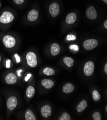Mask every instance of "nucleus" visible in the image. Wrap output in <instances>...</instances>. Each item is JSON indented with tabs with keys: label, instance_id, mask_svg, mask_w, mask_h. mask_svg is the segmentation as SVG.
I'll return each instance as SVG.
<instances>
[{
	"label": "nucleus",
	"instance_id": "f704fd0d",
	"mask_svg": "<svg viewBox=\"0 0 107 120\" xmlns=\"http://www.w3.org/2000/svg\"><path fill=\"white\" fill-rule=\"evenodd\" d=\"M1 2H0V8H1Z\"/></svg>",
	"mask_w": 107,
	"mask_h": 120
},
{
	"label": "nucleus",
	"instance_id": "c85d7f7f",
	"mask_svg": "<svg viewBox=\"0 0 107 120\" xmlns=\"http://www.w3.org/2000/svg\"><path fill=\"white\" fill-rule=\"evenodd\" d=\"M32 74L31 73H28V74H27V75H26V76L25 77V79H24V80L26 82L28 81L31 78V77H32Z\"/></svg>",
	"mask_w": 107,
	"mask_h": 120
},
{
	"label": "nucleus",
	"instance_id": "aec40b11",
	"mask_svg": "<svg viewBox=\"0 0 107 120\" xmlns=\"http://www.w3.org/2000/svg\"><path fill=\"white\" fill-rule=\"evenodd\" d=\"M43 73L47 76H52L55 74V71L51 68H46L43 69Z\"/></svg>",
	"mask_w": 107,
	"mask_h": 120
},
{
	"label": "nucleus",
	"instance_id": "2eb2a0df",
	"mask_svg": "<svg viewBox=\"0 0 107 120\" xmlns=\"http://www.w3.org/2000/svg\"><path fill=\"white\" fill-rule=\"evenodd\" d=\"M51 54L52 56H56L60 52V47L57 43H53L51 48Z\"/></svg>",
	"mask_w": 107,
	"mask_h": 120
},
{
	"label": "nucleus",
	"instance_id": "6e6552de",
	"mask_svg": "<svg viewBox=\"0 0 107 120\" xmlns=\"http://www.w3.org/2000/svg\"><path fill=\"white\" fill-rule=\"evenodd\" d=\"M86 14L87 17L89 19L95 20L97 18V11L93 6H91L87 9Z\"/></svg>",
	"mask_w": 107,
	"mask_h": 120
},
{
	"label": "nucleus",
	"instance_id": "a211bd4d",
	"mask_svg": "<svg viewBox=\"0 0 107 120\" xmlns=\"http://www.w3.org/2000/svg\"><path fill=\"white\" fill-rule=\"evenodd\" d=\"M25 118L26 120H36V117L35 114L33 112L30 110L28 109L25 114Z\"/></svg>",
	"mask_w": 107,
	"mask_h": 120
},
{
	"label": "nucleus",
	"instance_id": "9d476101",
	"mask_svg": "<svg viewBox=\"0 0 107 120\" xmlns=\"http://www.w3.org/2000/svg\"><path fill=\"white\" fill-rule=\"evenodd\" d=\"M39 15V11L37 10L32 9L29 12L28 15V20L31 22L36 21L38 18Z\"/></svg>",
	"mask_w": 107,
	"mask_h": 120
},
{
	"label": "nucleus",
	"instance_id": "6ab92c4d",
	"mask_svg": "<svg viewBox=\"0 0 107 120\" xmlns=\"http://www.w3.org/2000/svg\"><path fill=\"white\" fill-rule=\"evenodd\" d=\"M63 62L68 67L71 68L74 65V60L71 57L65 56L63 58Z\"/></svg>",
	"mask_w": 107,
	"mask_h": 120
},
{
	"label": "nucleus",
	"instance_id": "393cba45",
	"mask_svg": "<svg viewBox=\"0 0 107 120\" xmlns=\"http://www.w3.org/2000/svg\"><path fill=\"white\" fill-rule=\"evenodd\" d=\"M69 48H70V49L72 50L75 51H78V50H79L78 46L77 45H70Z\"/></svg>",
	"mask_w": 107,
	"mask_h": 120
},
{
	"label": "nucleus",
	"instance_id": "cd10ccee",
	"mask_svg": "<svg viewBox=\"0 0 107 120\" xmlns=\"http://www.w3.org/2000/svg\"><path fill=\"white\" fill-rule=\"evenodd\" d=\"M14 2L17 5H20L23 4L24 3L25 0H13Z\"/></svg>",
	"mask_w": 107,
	"mask_h": 120
},
{
	"label": "nucleus",
	"instance_id": "4468645a",
	"mask_svg": "<svg viewBox=\"0 0 107 120\" xmlns=\"http://www.w3.org/2000/svg\"><path fill=\"white\" fill-rule=\"evenodd\" d=\"M77 19L76 15L74 13L69 14L66 18V22L68 24H73L75 22Z\"/></svg>",
	"mask_w": 107,
	"mask_h": 120
},
{
	"label": "nucleus",
	"instance_id": "7ed1b4c3",
	"mask_svg": "<svg viewBox=\"0 0 107 120\" xmlns=\"http://www.w3.org/2000/svg\"><path fill=\"white\" fill-rule=\"evenodd\" d=\"M27 63L31 68H35L38 64L37 57L36 55L32 51L28 52L26 55Z\"/></svg>",
	"mask_w": 107,
	"mask_h": 120
},
{
	"label": "nucleus",
	"instance_id": "2f4dec72",
	"mask_svg": "<svg viewBox=\"0 0 107 120\" xmlns=\"http://www.w3.org/2000/svg\"><path fill=\"white\" fill-rule=\"evenodd\" d=\"M104 26L106 29H107V20H106L104 23Z\"/></svg>",
	"mask_w": 107,
	"mask_h": 120
},
{
	"label": "nucleus",
	"instance_id": "9b49d317",
	"mask_svg": "<svg viewBox=\"0 0 107 120\" xmlns=\"http://www.w3.org/2000/svg\"><path fill=\"white\" fill-rule=\"evenodd\" d=\"M41 113L43 117L47 118L51 115L52 108L49 105H45L41 108Z\"/></svg>",
	"mask_w": 107,
	"mask_h": 120
},
{
	"label": "nucleus",
	"instance_id": "c756f323",
	"mask_svg": "<svg viewBox=\"0 0 107 120\" xmlns=\"http://www.w3.org/2000/svg\"><path fill=\"white\" fill-rule=\"evenodd\" d=\"M23 72V70L22 69H18L17 70L16 73H17V75L18 77H21L22 76V73Z\"/></svg>",
	"mask_w": 107,
	"mask_h": 120
},
{
	"label": "nucleus",
	"instance_id": "0eeeda50",
	"mask_svg": "<svg viewBox=\"0 0 107 120\" xmlns=\"http://www.w3.org/2000/svg\"><path fill=\"white\" fill-rule=\"evenodd\" d=\"M49 12L52 17H56L60 12V6L59 4L56 3L51 4L49 7Z\"/></svg>",
	"mask_w": 107,
	"mask_h": 120
},
{
	"label": "nucleus",
	"instance_id": "dca6fc26",
	"mask_svg": "<svg viewBox=\"0 0 107 120\" xmlns=\"http://www.w3.org/2000/svg\"><path fill=\"white\" fill-rule=\"evenodd\" d=\"M35 94V89L32 85L29 86L26 90V96L28 99L32 98Z\"/></svg>",
	"mask_w": 107,
	"mask_h": 120
},
{
	"label": "nucleus",
	"instance_id": "f03ea898",
	"mask_svg": "<svg viewBox=\"0 0 107 120\" xmlns=\"http://www.w3.org/2000/svg\"><path fill=\"white\" fill-rule=\"evenodd\" d=\"M2 41L4 46L8 49H12L16 45V41L13 35L6 34L2 38Z\"/></svg>",
	"mask_w": 107,
	"mask_h": 120
},
{
	"label": "nucleus",
	"instance_id": "4be33fe9",
	"mask_svg": "<svg viewBox=\"0 0 107 120\" xmlns=\"http://www.w3.org/2000/svg\"><path fill=\"white\" fill-rule=\"evenodd\" d=\"M59 120H70L71 117L69 114L66 112H64L62 114L61 116L59 118Z\"/></svg>",
	"mask_w": 107,
	"mask_h": 120
},
{
	"label": "nucleus",
	"instance_id": "b1692460",
	"mask_svg": "<svg viewBox=\"0 0 107 120\" xmlns=\"http://www.w3.org/2000/svg\"><path fill=\"white\" fill-rule=\"evenodd\" d=\"M76 39V36L73 34H69L66 37V40L67 41H74Z\"/></svg>",
	"mask_w": 107,
	"mask_h": 120
},
{
	"label": "nucleus",
	"instance_id": "ddd939ff",
	"mask_svg": "<svg viewBox=\"0 0 107 120\" xmlns=\"http://www.w3.org/2000/svg\"><path fill=\"white\" fill-rule=\"evenodd\" d=\"M75 89L74 86L71 83H68L65 84L63 88V91L66 93H70L72 92Z\"/></svg>",
	"mask_w": 107,
	"mask_h": 120
},
{
	"label": "nucleus",
	"instance_id": "7c9ffc66",
	"mask_svg": "<svg viewBox=\"0 0 107 120\" xmlns=\"http://www.w3.org/2000/svg\"><path fill=\"white\" fill-rule=\"evenodd\" d=\"M104 71L106 73H107V63L105 64V66L104 67Z\"/></svg>",
	"mask_w": 107,
	"mask_h": 120
},
{
	"label": "nucleus",
	"instance_id": "c9c22d12",
	"mask_svg": "<svg viewBox=\"0 0 107 120\" xmlns=\"http://www.w3.org/2000/svg\"><path fill=\"white\" fill-rule=\"evenodd\" d=\"M106 111H107V107L106 106Z\"/></svg>",
	"mask_w": 107,
	"mask_h": 120
},
{
	"label": "nucleus",
	"instance_id": "1a4fd4ad",
	"mask_svg": "<svg viewBox=\"0 0 107 120\" xmlns=\"http://www.w3.org/2000/svg\"><path fill=\"white\" fill-rule=\"evenodd\" d=\"M17 77L16 74L11 72L8 73L5 77V81L9 85L15 84L17 82Z\"/></svg>",
	"mask_w": 107,
	"mask_h": 120
},
{
	"label": "nucleus",
	"instance_id": "412c9836",
	"mask_svg": "<svg viewBox=\"0 0 107 120\" xmlns=\"http://www.w3.org/2000/svg\"><path fill=\"white\" fill-rule=\"evenodd\" d=\"M93 97L94 100L95 101H98L100 99V95L97 90H94L92 92Z\"/></svg>",
	"mask_w": 107,
	"mask_h": 120
},
{
	"label": "nucleus",
	"instance_id": "72a5a7b5",
	"mask_svg": "<svg viewBox=\"0 0 107 120\" xmlns=\"http://www.w3.org/2000/svg\"><path fill=\"white\" fill-rule=\"evenodd\" d=\"M1 60H2V56L1 55H0V63H1Z\"/></svg>",
	"mask_w": 107,
	"mask_h": 120
},
{
	"label": "nucleus",
	"instance_id": "39448f33",
	"mask_svg": "<svg viewBox=\"0 0 107 120\" xmlns=\"http://www.w3.org/2000/svg\"><path fill=\"white\" fill-rule=\"evenodd\" d=\"M98 45V41L95 39H89L84 43V47L86 50H91L96 47Z\"/></svg>",
	"mask_w": 107,
	"mask_h": 120
},
{
	"label": "nucleus",
	"instance_id": "f257e3e1",
	"mask_svg": "<svg viewBox=\"0 0 107 120\" xmlns=\"http://www.w3.org/2000/svg\"><path fill=\"white\" fill-rule=\"evenodd\" d=\"M15 19V16L11 11H4L0 15V24L4 25L11 23Z\"/></svg>",
	"mask_w": 107,
	"mask_h": 120
},
{
	"label": "nucleus",
	"instance_id": "423d86ee",
	"mask_svg": "<svg viewBox=\"0 0 107 120\" xmlns=\"http://www.w3.org/2000/svg\"><path fill=\"white\" fill-rule=\"evenodd\" d=\"M95 69L94 63L92 61L87 62L84 68V72L85 74L87 76H91L94 73Z\"/></svg>",
	"mask_w": 107,
	"mask_h": 120
},
{
	"label": "nucleus",
	"instance_id": "f8f14e48",
	"mask_svg": "<svg viewBox=\"0 0 107 120\" xmlns=\"http://www.w3.org/2000/svg\"><path fill=\"white\" fill-rule=\"evenodd\" d=\"M41 85L45 88L47 89H50L53 87L54 83L53 81L51 79H44L41 81Z\"/></svg>",
	"mask_w": 107,
	"mask_h": 120
},
{
	"label": "nucleus",
	"instance_id": "a878e982",
	"mask_svg": "<svg viewBox=\"0 0 107 120\" xmlns=\"http://www.w3.org/2000/svg\"><path fill=\"white\" fill-rule=\"evenodd\" d=\"M11 66V60L10 59H8L5 61V66L7 68H10Z\"/></svg>",
	"mask_w": 107,
	"mask_h": 120
},
{
	"label": "nucleus",
	"instance_id": "bb28decb",
	"mask_svg": "<svg viewBox=\"0 0 107 120\" xmlns=\"http://www.w3.org/2000/svg\"><path fill=\"white\" fill-rule=\"evenodd\" d=\"M14 57L15 58L16 62L17 63H19L21 62V58L19 56V55L17 54H15L14 55Z\"/></svg>",
	"mask_w": 107,
	"mask_h": 120
},
{
	"label": "nucleus",
	"instance_id": "f3484780",
	"mask_svg": "<svg viewBox=\"0 0 107 120\" xmlns=\"http://www.w3.org/2000/svg\"><path fill=\"white\" fill-rule=\"evenodd\" d=\"M87 107V103L86 100H82L77 105L76 109L78 112L84 111Z\"/></svg>",
	"mask_w": 107,
	"mask_h": 120
},
{
	"label": "nucleus",
	"instance_id": "5701e85b",
	"mask_svg": "<svg viewBox=\"0 0 107 120\" xmlns=\"http://www.w3.org/2000/svg\"><path fill=\"white\" fill-rule=\"evenodd\" d=\"M93 119L94 120H101V116L100 113L98 112H95L93 114Z\"/></svg>",
	"mask_w": 107,
	"mask_h": 120
},
{
	"label": "nucleus",
	"instance_id": "473e14b6",
	"mask_svg": "<svg viewBox=\"0 0 107 120\" xmlns=\"http://www.w3.org/2000/svg\"><path fill=\"white\" fill-rule=\"evenodd\" d=\"M103 1H104L106 4H107V0H102Z\"/></svg>",
	"mask_w": 107,
	"mask_h": 120
},
{
	"label": "nucleus",
	"instance_id": "20e7f679",
	"mask_svg": "<svg viewBox=\"0 0 107 120\" xmlns=\"http://www.w3.org/2000/svg\"><path fill=\"white\" fill-rule=\"evenodd\" d=\"M18 104V100L16 96H11L7 100V108L10 112L13 111Z\"/></svg>",
	"mask_w": 107,
	"mask_h": 120
}]
</instances>
